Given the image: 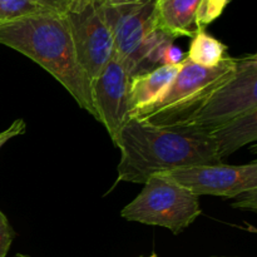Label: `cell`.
Returning <instances> with one entry per match:
<instances>
[{"label": "cell", "mask_w": 257, "mask_h": 257, "mask_svg": "<svg viewBox=\"0 0 257 257\" xmlns=\"http://www.w3.org/2000/svg\"><path fill=\"white\" fill-rule=\"evenodd\" d=\"M117 182L145 183L156 173L222 162L210 132L193 125L157 127L131 117L114 141Z\"/></svg>", "instance_id": "6da1fadb"}, {"label": "cell", "mask_w": 257, "mask_h": 257, "mask_svg": "<svg viewBox=\"0 0 257 257\" xmlns=\"http://www.w3.org/2000/svg\"><path fill=\"white\" fill-rule=\"evenodd\" d=\"M0 44L22 53L53 75L97 119L92 84L80 67L65 14H39L0 24Z\"/></svg>", "instance_id": "7a4b0ae2"}, {"label": "cell", "mask_w": 257, "mask_h": 257, "mask_svg": "<svg viewBox=\"0 0 257 257\" xmlns=\"http://www.w3.org/2000/svg\"><path fill=\"white\" fill-rule=\"evenodd\" d=\"M235 67L236 58L228 55L212 68L200 67L185 58L167 90L132 117L157 127L187 125L210 95L233 74Z\"/></svg>", "instance_id": "3957f363"}, {"label": "cell", "mask_w": 257, "mask_h": 257, "mask_svg": "<svg viewBox=\"0 0 257 257\" xmlns=\"http://www.w3.org/2000/svg\"><path fill=\"white\" fill-rule=\"evenodd\" d=\"M200 200L191 191L161 175L145 182L140 195L120 212L124 220L160 226L178 235L201 215Z\"/></svg>", "instance_id": "277c9868"}, {"label": "cell", "mask_w": 257, "mask_h": 257, "mask_svg": "<svg viewBox=\"0 0 257 257\" xmlns=\"http://www.w3.org/2000/svg\"><path fill=\"white\" fill-rule=\"evenodd\" d=\"M75 54L90 84L114 55V38L99 0H73L65 12Z\"/></svg>", "instance_id": "5b68a950"}, {"label": "cell", "mask_w": 257, "mask_h": 257, "mask_svg": "<svg viewBox=\"0 0 257 257\" xmlns=\"http://www.w3.org/2000/svg\"><path fill=\"white\" fill-rule=\"evenodd\" d=\"M257 109V55L236 58L233 74L221 84L187 125L211 132L238 115Z\"/></svg>", "instance_id": "8992f818"}, {"label": "cell", "mask_w": 257, "mask_h": 257, "mask_svg": "<svg viewBox=\"0 0 257 257\" xmlns=\"http://www.w3.org/2000/svg\"><path fill=\"white\" fill-rule=\"evenodd\" d=\"M187 188L197 197L203 195L235 198L257 188V161L241 166L200 165L156 173Z\"/></svg>", "instance_id": "52a82bcc"}, {"label": "cell", "mask_w": 257, "mask_h": 257, "mask_svg": "<svg viewBox=\"0 0 257 257\" xmlns=\"http://www.w3.org/2000/svg\"><path fill=\"white\" fill-rule=\"evenodd\" d=\"M131 82L132 77L113 58L92 84L97 120L104 125L113 143L123 125L132 117Z\"/></svg>", "instance_id": "ba28073f"}, {"label": "cell", "mask_w": 257, "mask_h": 257, "mask_svg": "<svg viewBox=\"0 0 257 257\" xmlns=\"http://www.w3.org/2000/svg\"><path fill=\"white\" fill-rule=\"evenodd\" d=\"M103 7L114 38L113 58L125 69L146 38L156 29L155 0L127 7Z\"/></svg>", "instance_id": "9c48e42d"}, {"label": "cell", "mask_w": 257, "mask_h": 257, "mask_svg": "<svg viewBox=\"0 0 257 257\" xmlns=\"http://www.w3.org/2000/svg\"><path fill=\"white\" fill-rule=\"evenodd\" d=\"M201 0H155L156 28L172 38H192L198 30L196 14Z\"/></svg>", "instance_id": "30bf717a"}, {"label": "cell", "mask_w": 257, "mask_h": 257, "mask_svg": "<svg viewBox=\"0 0 257 257\" xmlns=\"http://www.w3.org/2000/svg\"><path fill=\"white\" fill-rule=\"evenodd\" d=\"M221 160L257 140V109L238 115L210 132Z\"/></svg>", "instance_id": "8fae6325"}, {"label": "cell", "mask_w": 257, "mask_h": 257, "mask_svg": "<svg viewBox=\"0 0 257 257\" xmlns=\"http://www.w3.org/2000/svg\"><path fill=\"white\" fill-rule=\"evenodd\" d=\"M180 65H161L151 72L132 78L131 82L132 114L136 110L152 104L167 90L177 75Z\"/></svg>", "instance_id": "7c38bea8"}, {"label": "cell", "mask_w": 257, "mask_h": 257, "mask_svg": "<svg viewBox=\"0 0 257 257\" xmlns=\"http://www.w3.org/2000/svg\"><path fill=\"white\" fill-rule=\"evenodd\" d=\"M73 0H0V24L39 14H65Z\"/></svg>", "instance_id": "4fadbf2b"}, {"label": "cell", "mask_w": 257, "mask_h": 257, "mask_svg": "<svg viewBox=\"0 0 257 257\" xmlns=\"http://www.w3.org/2000/svg\"><path fill=\"white\" fill-rule=\"evenodd\" d=\"M227 53V47L208 34L206 29H198L191 40L187 58L193 64L203 68L216 67Z\"/></svg>", "instance_id": "5bb4252c"}, {"label": "cell", "mask_w": 257, "mask_h": 257, "mask_svg": "<svg viewBox=\"0 0 257 257\" xmlns=\"http://www.w3.org/2000/svg\"><path fill=\"white\" fill-rule=\"evenodd\" d=\"M230 0H201L196 14V25L198 29H206L211 23L221 17Z\"/></svg>", "instance_id": "9a60e30c"}, {"label": "cell", "mask_w": 257, "mask_h": 257, "mask_svg": "<svg viewBox=\"0 0 257 257\" xmlns=\"http://www.w3.org/2000/svg\"><path fill=\"white\" fill-rule=\"evenodd\" d=\"M15 236L17 233L14 228L12 227L7 216L0 210V257H7Z\"/></svg>", "instance_id": "2e32d148"}, {"label": "cell", "mask_w": 257, "mask_h": 257, "mask_svg": "<svg viewBox=\"0 0 257 257\" xmlns=\"http://www.w3.org/2000/svg\"><path fill=\"white\" fill-rule=\"evenodd\" d=\"M25 130H27V124H25L24 120L23 119L14 120L10 127H8L7 130L0 132V148H2L9 140L23 135V133L25 132Z\"/></svg>", "instance_id": "e0dca14e"}, {"label": "cell", "mask_w": 257, "mask_h": 257, "mask_svg": "<svg viewBox=\"0 0 257 257\" xmlns=\"http://www.w3.org/2000/svg\"><path fill=\"white\" fill-rule=\"evenodd\" d=\"M243 195H245L246 197L233 202L232 207L242 208V210L256 211L257 210V188L247 191V192H245Z\"/></svg>", "instance_id": "ac0fdd59"}, {"label": "cell", "mask_w": 257, "mask_h": 257, "mask_svg": "<svg viewBox=\"0 0 257 257\" xmlns=\"http://www.w3.org/2000/svg\"><path fill=\"white\" fill-rule=\"evenodd\" d=\"M185 54L182 53V50L178 47H176L175 44L171 45L167 49L165 55V65H178L185 60Z\"/></svg>", "instance_id": "d6986e66"}, {"label": "cell", "mask_w": 257, "mask_h": 257, "mask_svg": "<svg viewBox=\"0 0 257 257\" xmlns=\"http://www.w3.org/2000/svg\"><path fill=\"white\" fill-rule=\"evenodd\" d=\"M105 7H127V5L141 4V3L150 2V0H99Z\"/></svg>", "instance_id": "ffe728a7"}, {"label": "cell", "mask_w": 257, "mask_h": 257, "mask_svg": "<svg viewBox=\"0 0 257 257\" xmlns=\"http://www.w3.org/2000/svg\"><path fill=\"white\" fill-rule=\"evenodd\" d=\"M14 257H30V256L25 255V253H17V255H15Z\"/></svg>", "instance_id": "44dd1931"}, {"label": "cell", "mask_w": 257, "mask_h": 257, "mask_svg": "<svg viewBox=\"0 0 257 257\" xmlns=\"http://www.w3.org/2000/svg\"><path fill=\"white\" fill-rule=\"evenodd\" d=\"M211 257H233V256H211Z\"/></svg>", "instance_id": "7402d4cb"}, {"label": "cell", "mask_w": 257, "mask_h": 257, "mask_svg": "<svg viewBox=\"0 0 257 257\" xmlns=\"http://www.w3.org/2000/svg\"><path fill=\"white\" fill-rule=\"evenodd\" d=\"M150 257H157L156 255H152V256H150Z\"/></svg>", "instance_id": "603a6c76"}]
</instances>
